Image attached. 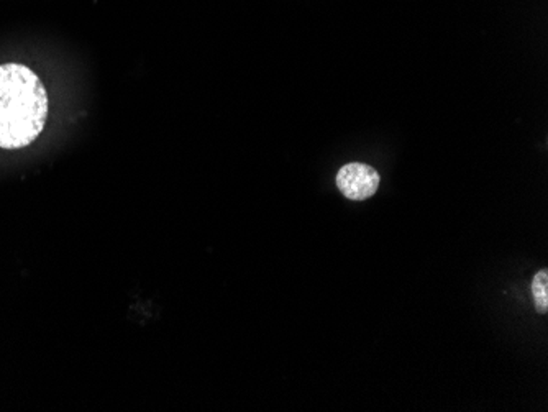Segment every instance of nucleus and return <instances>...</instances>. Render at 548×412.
Segmentation results:
<instances>
[{"mask_svg": "<svg viewBox=\"0 0 548 412\" xmlns=\"http://www.w3.org/2000/svg\"><path fill=\"white\" fill-rule=\"evenodd\" d=\"M48 118V92L27 66H0V148L18 150L33 144Z\"/></svg>", "mask_w": 548, "mask_h": 412, "instance_id": "f257e3e1", "label": "nucleus"}, {"mask_svg": "<svg viewBox=\"0 0 548 412\" xmlns=\"http://www.w3.org/2000/svg\"><path fill=\"white\" fill-rule=\"evenodd\" d=\"M380 173L364 163H348L336 174V186L350 201H364L380 188Z\"/></svg>", "mask_w": 548, "mask_h": 412, "instance_id": "f03ea898", "label": "nucleus"}, {"mask_svg": "<svg viewBox=\"0 0 548 412\" xmlns=\"http://www.w3.org/2000/svg\"><path fill=\"white\" fill-rule=\"evenodd\" d=\"M532 295L535 299V309L540 314L548 313V271L540 269L532 281Z\"/></svg>", "mask_w": 548, "mask_h": 412, "instance_id": "7ed1b4c3", "label": "nucleus"}]
</instances>
